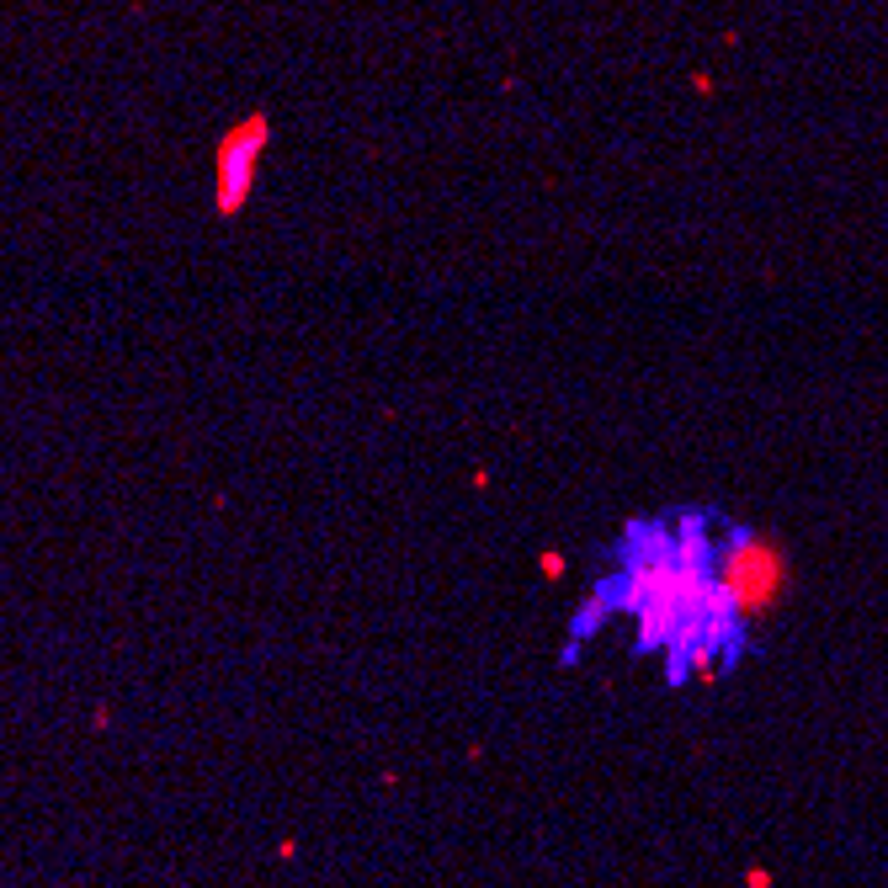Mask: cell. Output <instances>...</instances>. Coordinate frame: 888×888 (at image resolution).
Listing matches in <instances>:
<instances>
[{"instance_id":"obj_1","label":"cell","mask_w":888,"mask_h":888,"mask_svg":"<svg viewBox=\"0 0 888 888\" xmlns=\"http://www.w3.org/2000/svg\"><path fill=\"white\" fill-rule=\"evenodd\" d=\"M724 511L713 506H665L628 516L607 569L585 585L569 617L564 665H575L580 644L612 623L633 628V655L665 665V686H708L740 670L756 649V628L740 612L724 564H718Z\"/></svg>"},{"instance_id":"obj_2","label":"cell","mask_w":888,"mask_h":888,"mask_svg":"<svg viewBox=\"0 0 888 888\" xmlns=\"http://www.w3.org/2000/svg\"><path fill=\"white\" fill-rule=\"evenodd\" d=\"M718 564H724V580L740 612L750 617V628L761 633V623H772L782 612L787 591H793V559H787V543L766 527L734 522L724 516V532H718Z\"/></svg>"},{"instance_id":"obj_3","label":"cell","mask_w":888,"mask_h":888,"mask_svg":"<svg viewBox=\"0 0 888 888\" xmlns=\"http://www.w3.org/2000/svg\"><path fill=\"white\" fill-rule=\"evenodd\" d=\"M266 144H272V117L250 112L224 133L219 149H213V208H219L224 219H234V213L250 203V187H256Z\"/></svg>"}]
</instances>
